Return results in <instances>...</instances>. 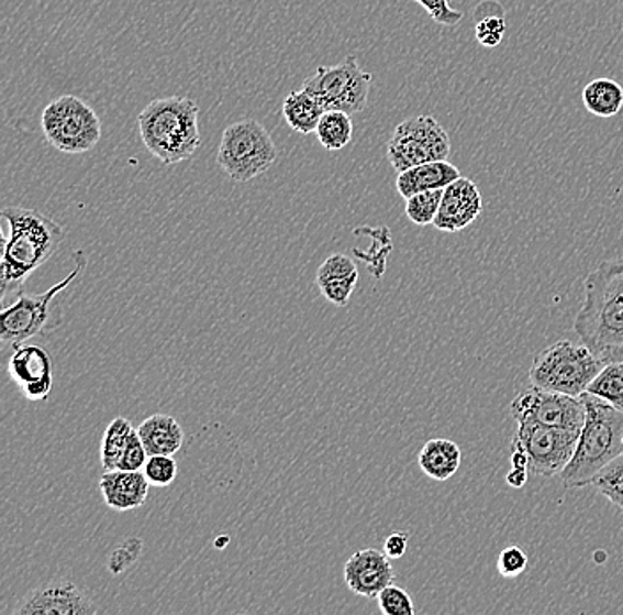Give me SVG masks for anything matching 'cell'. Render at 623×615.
Segmentation results:
<instances>
[{
    "instance_id": "obj_1",
    "label": "cell",
    "mask_w": 623,
    "mask_h": 615,
    "mask_svg": "<svg viewBox=\"0 0 623 615\" xmlns=\"http://www.w3.org/2000/svg\"><path fill=\"white\" fill-rule=\"evenodd\" d=\"M10 223V237L4 238L2 251V300L19 297L23 284L45 265L64 240V229L40 211L10 206L2 211Z\"/></svg>"
},
{
    "instance_id": "obj_2",
    "label": "cell",
    "mask_w": 623,
    "mask_h": 615,
    "mask_svg": "<svg viewBox=\"0 0 623 615\" xmlns=\"http://www.w3.org/2000/svg\"><path fill=\"white\" fill-rule=\"evenodd\" d=\"M585 300L574 332L597 355L623 347V257L602 261L585 278Z\"/></svg>"
},
{
    "instance_id": "obj_3",
    "label": "cell",
    "mask_w": 623,
    "mask_h": 615,
    "mask_svg": "<svg viewBox=\"0 0 623 615\" xmlns=\"http://www.w3.org/2000/svg\"><path fill=\"white\" fill-rule=\"evenodd\" d=\"M581 399L587 417L574 457L560 474L569 490L592 486L599 472L623 454V410L592 394Z\"/></svg>"
},
{
    "instance_id": "obj_4",
    "label": "cell",
    "mask_w": 623,
    "mask_h": 615,
    "mask_svg": "<svg viewBox=\"0 0 623 615\" xmlns=\"http://www.w3.org/2000/svg\"><path fill=\"white\" fill-rule=\"evenodd\" d=\"M138 132L144 146L162 164L187 162L202 144L199 106L187 96L153 100L138 114Z\"/></svg>"
},
{
    "instance_id": "obj_5",
    "label": "cell",
    "mask_w": 623,
    "mask_h": 615,
    "mask_svg": "<svg viewBox=\"0 0 623 615\" xmlns=\"http://www.w3.org/2000/svg\"><path fill=\"white\" fill-rule=\"evenodd\" d=\"M604 365V359L587 344L564 339L533 359L529 378L533 387L542 391L581 397Z\"/></svg>"
},
{
    "instance_id": "obj_6",
    "label": "cell",
    "mask_w": 623,
    "mask_h": 615,
    "mask_svg": "<svg viewBox=\"0 0 623 615\" xmlns=\"http://www.w3.org/2000/svg\"><path fill=\"white\" fill-rule=\"evenodd\" d=\"M77 268L60 281L59 284L52 286L48 292L42 295H27L20 293L19 300L13 306L5 307L0 312V342L4 350L16 348L29 339L52 332L63 323V312L55 298L64 289H68L69 284L74 283L78 275L86 268L87 257L82 252H75Z\"/></svg>"
},
{
    "instance_id": "obj_7",
    "label": "cell",
    "mask_w": 623,
    "mask_h": 615,
    "mask_svg": "<svg viewBox=\"0 0 623 615\" xmlns=\"http://www.w3.org/2000/svg\"><path fill=\"white\" fill-rule=\"evenodd\" d=\"M277 156L268 130L255 119H243L223 130L216 160L229 178L246 183L268 173Z\"/></svg>"
},
{
    "instance_id": "obj_8",
    "label": "cell",
    "mask_w": 623,
    "mask_h": 615,
    "mask_svg": "<svg viewBox=\"0 0 623 615\" xmlns=\"http://www.w3.org/2000/svg\"><path fill=\"white\" fill-rule=\"evenodd\" d=\"M42 130L46 141L66 155L94 150L101 141V119L78 96L64 95L43 109Z\"/></svg>"
},
{
    "instance_id": "obj_9",
    "label": "cell",
    "mask_w": 623,
    "mask_h": 615,
    "mask_svg": "<svg viewBox=\"0 0 623 615\" xmlns=\"http://www.w3.org/2000/svg\"><path fill=\"white\" fill-rule=\"evenodd\" d=\"M450 151V138L433 116L404 119L387 142L388 162L397 174L416 165L448 160Z\"/></svg>"
},
{
    "instance_id": "obj_10",
    "label": "cell",
    "mask_w": 623,
    "mask_h": 615,
    "mask_svg": "<svg viewBox=\"0 0 623 615\" xmlns=\"http://www.w3.org/2000/svg\"><path fill=\"white\" fill-rule=\"evenodd\" d=\"M370 84L372 75L359 68L355 55H349L335 66H319L301 87L312 92L324 110H342L353 116L367 107Z\"/></svg>"
},
{
    "instance_id": "obj_11",
    "label": "cell",
    "mask_w": 623,
    "mask_h": 615,
    "mask_svg": "<svg viewBox=\"0 0 623 615\" xmlns=\"http://www.w3.org/2000/svg\"><path fill=\"white\" fill-rule=\"evenodd\" d=\"M518 426L512 447H519L529 454L530 474L538 477L561 474L578 446V431L549 428L535 422H518Z\"/></svg>"
},
{
    "instance_id": "obj_12",
    "label": "cell",
    "mask_w": 623,
    "mask_h": 615,
    "mask_svg": "<svg viewBox=\"0 0 623 615\" xmlns=\"http://www.w3.org/2000/svg\"><path fill=\"white\" fill-rule=\"evenodd\" d=\"M510 415L514 417L515 422H535L581 433L587 410L581 397L549 393L532 385V388L519 394L514 402L510 403Z\"/></svg>"
},
{
    "instance_id": "obj_13",
    "label": "cell",
    "mask_w": 623,
    "mask_h": 615,
    "mask_svg": "<svg viewBox=\"0 0 623 615\" xmlns=\"http://www.w3.org/2000/svg\"><path fill=\"white\" fill-rule=\"evenodd\" d=\"M98 612L91 597L74 582L54 580L32 589L14 606V615H92Z\"/></svg>"
},
{
    "instance_id": "obj_14",
    "label": "cell",
    "mask_w": 623,
    "mask_h": 615,
    "mask_svg": "<svg viewBox=\"0 0 623 615\" xmlns=\"http://www.w3.org/2000/svg\"><path fill=\"white\" fill-rule=\"evenodd\" d=\"M8 371L27 402L45 403L51 397L54 388V364L45 348L23 342L14 348Z\"/></svg>"
},
{
    "instance_id": "obj_15",
    "label": "cell",
    "mask_w": 623,
    "mask_h": 615,
    "mask_svg": "<svg viewBox=\"0 0 623 615\" xmlns=\"http://www.w3.org/2000/svg\"><path fill=\"white\" fill-rule=\"evenodd\" d=\"M482 210L483 201L477 183L460 176L443 190L442 205L433 226L443 233H459L471 226Z\"/></svg>"
},
{
    "instance_id": "obj_16",
    "label": "cell",
    "mask_w": 623,
    "mask_h": 615,
    "mask_svg": "<svg viewBox=\"0 0 623 615\" xmlns=\"http://www.w3.org/2000/svg\"><path fill=\"white\" fill-rule=\"evenodd\" d=\"M344 580L351 593L364 597H378L382 589L393 584L396 573L390 557L374 548L359 550L347 559Z\"/></svg>"
},
{
    "instance_id": "obj_17",
    "label": "cell",
    "mask_w": 623,
    "mask_h": 615,
    "mask_svg": "<svg viewBox=\"0 0 623 615\" xmlns=\"http://www.w3.org/2000/svg\"><path fill=\"white\" fill-rule=\"evenodd\" d=\"M149 486L142 470H105L100 477V492L107 506L121 513L144 506Z\"/></svg>"
},
{
    "instance_id": "obj_18",
    "label": "cell",
    "mask_w": 623,
    "mask_h": 615,
    "mask_svg": "<svg viewBox=\"0 0 623 615\" xmlns=\"http://www.w3.org/2000/svg\"><path fill=\"white\" fill-rule=\"evenodd\" d=\"M315 283L321 295L332 301L333 306L346 307L358 284L355 261L344 254L330 255L323 265L319 266Z\"/></svg>"
},
{
    "instance_id": "obj_19",
    "label": "cell",
    "mask_w": 623,
    "mask_h": 615,
    "mask_svg": "<svg viewBox=\"0 0 623 615\" xmlns=\"http://www.w3.org/2000/svg\"><path fill=\"white\" fill-rule=\"evenodd\" d=\"M460 178V171L448 160L416 165L397 174L396 187L404 199L429 190H445L450 183Z\"/></svg>"
},
{
    "instance_id": "obj_20",
    "label": "cell",
    "mask_w": 623,
    "mask_h": 615,
    "mask_svg": "<svg viewBox=\"0 0 623 615\" xmlns=\"http://www.w3.org/2000/svg\"><path fill=\"white\" fill-rule=\"evenodd\" d=\"M137 431L149 457H155V454L174 457L185 442V431L181 425L170 415H151L146 420H142Z\"/></svg>"
},
{
    "instance_id": "obj_21",
    "label": "cell",
    "mask_w": 623,
    "mask_h": 615,
    "mask_svg": "<svg viewBox=\"0 0 623 615\" xmlns=\"http://www.w3.org/2000/svg\"><path fill=\"white\" fill-rule=\"evenodd\" d=\"M463 461V452L457 443L446 438H434L422 447L419 465L423 474L434 481H448L457 474Z\"/></svg>"
},
{
    "instance_id": "obj_22",
    "label": "cell",
    "mask_w": 623,
    "mask_h": 615,
    "mask_svg": "<svg viewBox=\"0 0 623 615\" xmlns=\"http://www.w3.org/2000/svg\"><path fill=\"white\" fill-rule=\"evenodd\" d=\"M324 112L326 110L321 106V101L312 92L307 91L305 87L289 92L283 100V119L294 132L301 133V135L315 133V128H318Z\"/></svg>"
},
{
    "instance_id": "obj_23",
    "label": "cell",
    "mask_w": 623,
    "mask_h": 615,
    "mask_svg": "<svg viewBox=\"0 0 623 615\" xmlns=\"http://www.w3.org/2000/svg\"><path fill=\"white\" fill-rule=\"evenodd\" d=\"M582 106L597 118H613L623 109V87L613 78H596L582 89Z\"/></svg>"
},
{
    "instance_id": "obj_24",
    "label": "cell",
    "mask_w": 623,
    "mask_h": 615,
    "mask_svg": "<svg viewBox=\"0 0 623 615\" xmlns=\"http://www.w3.org/2000/svg\"><path fill=\"white\" fill-rule=\"evenodd\" d=\"M475 36L483 48H494L503 42L507 32L505 11L497 0H486L475 11Z\"/></svg>"
},
{
    "instance_id": "obj_25",
    "label": "cell",
    "mask_w": 623,
    "mask_h": 615,
    "mask_svg": "<svg viewBox=\"0 0 623 615\" xmlns=\"http://www.w3.org/2000/svg\"><path fill=\"white\" fill-rule=\"evenodd\" d=\"M353 132L351 114L342 110H326L315 128V135L326 151L344 150L353 141Z\"/></svg>"
},
{
    "instance_id": "obj_26",
    "label": "cell",
    "mask_w": 623,
    "mask_h": 615,
    "mask_svg": "<svg viewBox=\"0 0 623 615\" xmlns=\"http://www.w3.org/2000/svg\"><path fill=\"white\" fill-rule=\"evenodd\" d=\"M587 393L623 410V361L620 359L605 361L601 373L597 374L588 385Z\"/></svg>"
},
{
    "instance_id": "obj_27",
    "label": "cell",
    "mask_w": 623,
    "mask_h": 615,
    "mask_svg": "<svg viewBox=\"0 0 623 615\" xmlns=\"http://www.w3.org/2000/svg\"><path fill=\"white\" fill-rule=\"evenodd\" d=\"M133 426L124 417H115L105 429L101 443V465L103 470H118L119 461L123 458L127 438L132 435Z\"/></svg>"
},
{
    "instance_id": "obj_28",
    "label": "cell",
    "mask_w": 623,
    "mask_h": 615,
    "mask_svg": "<svg viewBox=\"0 0 623 615\" xmlns=\"http://www.w3.org/2000/svg\"><path fill=\"white\" fill-rule=\"evenodd\" d=\"M592 486L623 513V454L599 472Z\"/></svg>"
},
{
    "instance_id": "obj_29",
    "label": "cell",
    "mask_w": 623,
    "mask_h": 615,
    "mask_svg": "<svg viewBox=\"0 0 623 615\" xmlns=\"http://www.w3.org/2000/svg\"><path fill=\"white\" fill-rule=\"evenodd\" d=\"M443 190H429L405 199V215L416 226L434 223L440 205H442Z\"/></svg>"
},
{
    "instance_id": "obj_30",
    "label": "cell",
    "mask_w": 623,
    "mask_h": 615,
    "mask_svg": "<svg viewBox=\"0 0 623 615\" xmlns=\"http://www.w3.org/2000/svg\"><path fill=\"white\" fill-rule=\"evenodd\" d=\"M142 470H144L147 481L158 488L170 486L178 477V463L173 457H165V454L147 458L146 465Z\"/></svg>"
},
{
    "instance_id": "obj_31",
    "label": "cell",
    "mask_w": 623,
    "mask_h": 615,
    "mask_svg": "<svg viewBox=\"0 0 623 615\" xmlns=\"http://www.w3.org/2000/svg\"><path fill=\"white\" fill-rule=\"evenodd\" d=\"M378 605L381 614L385 615H414L413 600L404 589L397 585H388L378 594Z\"/></svg>"
},
{
    "instance_id": "obj_32",
    "label": "cell",
    "mask_w": 623,
    "mask_h": 615,
    "mask_svg": "<svg viewBox=\"0 0 623 615\" xmlns=\"http://www.w3.org/2000/svg\"><path fill=\"white\" fill-rule=\"evenodd\" d=\"M142 550H144L142 539L130 538L121 542V547L115 548L114 552L110 553L109 561H107L110 573L121 574L130 570L138 561Z\"/></svg>"
},
{
    "instance_id": "obj_33",
    "label": "cell",
    "mask_w": 623,
    "mask_h": 615,
    "mask_svg": "<svg viewBox=\"0 0 623 615\" xmlns=\"http://www.w3.org/2000/svg\"><path fill=\"white\" fill-rule=\"evenodd\" d=\"M410 2H416V4L422 6L425 13L434 22L445 25V28H454V25L460 23V20L465 19V14L460 13V11L452 10L448 0H410Z\"/></svg>"
},
{
    "instance_id": "obj_34",
    "label": "cell",
    "mask_w": 623,
    "mask_h": 615,
    "mask_svg": "<svg viewBox=\"0 0 623 615\" xmlns=\"http://www.w3.org/2000/svg\"><path fill=\"white\" fill-rule=\"evenodd\" d=\"M147 458L149 454H147L146 446L142 443L137 429H133L132 435L127 438L123 458L119 461L118 470H142L146 465Z\"/></svg>"
},
{
    "instance_id": "obj_35",
    "label": "cell",
    "mask_w": 623,
    "mask_h": 615,
    "mask_svg": "<svg viewBox=\"0 0 623 615\" xmlns=\"http://www.w3.org/2000/svg\"><path fill=\"white\" fill-rule=\"evenodd\" d=\"M529 568V557L519 547H507L498 557V571L505 579H514Z\"/></svg>"
},
{
    "instance_id": "obj_36",
    "label": "cell",
    "mask_w": 623,
    "mask_h": 615,
    "mask_svg": "<svg viewBox=\"0 0 623 615\" xmlns=\"http://www.w3.org/2000/svg\"><path fill=\"white\" fill-rule=\"evenodd\" d=\"M408 545H410V534L408 532H393L388 536L385 541V550L390 559H401L408 552Z\"/></svg>"
},
{
    "instance_id": "obj_37",
    "label": "cell",
    "mask_w": 623,
    "mask_h": 615,
    "mask_svg": "<svg viewBox=\"0 0 623 615\" xmlns=\"http://www.w3.org/2000/svg\"><path fill=\"white\" fill-rule=\"evenodd\" d=\"M529 470L510 469L509 474H507V484L515 490L523 488L524 484L529 483Z\"/></svg>"
},
{
    "instance_id": "obj_38",
    "label": "cell",
    "mask_w": 623,
    "mask_h": 615,
    "mask_svg": "<svg viewBox=\"0 0 623 615\" xmlns=\"http://www.w3.org/2000/svg\"><path fill=\"white\" fill-rule=\"evenodd\" d=\"M510 449H512V454H510V465H512V469L529 470V454H526L523 449H519V447H510Z\"/></svg>"
},
{
    "instance_id": "obj_39",
    "label": "cell",
    "mask_w": 623,
    "mask_h": 615,
    "mask_svg": "<svg viewBox=\"0 0 623 615\" xmlns=\"http://www.w3.org/2000/svg\"><path fill=\"white\" fill-rule=\"evenodd\" d=\"M601 356L604 361H610V359H620V361H623V347L605 350Z\"/></svg>"
}]
</instances>
